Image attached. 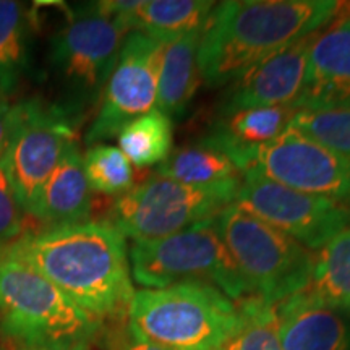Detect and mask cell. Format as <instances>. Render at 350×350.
<instances>
[{"label":"cell","mask_w":350,"mask_h":350,"mask_svg":"<svg viewBox=\"0 0 350 350\" xmlns=\"http://www.w3.org/2000/svg\"><path fill=\"white\" fill-rule=\"evenodd\" d=\"M242 325L221 350H282L275 306L256 297L239 300Z\"/></svg>","instance_id":"25"},{"label":"cell","mask_w":350,"mask_h":350,"mask_svg":"<svg viewBox=\"0 0 350 350\" xmlns=\"http://www.w3.org/2000/svg\"><path fill=\"white\" fill-rule=\"evenodd\" d=\"M99 329V319L18 253H0V336L15 349L90 345Z\"/></svg>","instance_id":"4"},{"label":"cell","mask_w":350,"mask_h":350,"mask_svg":"<svg viewBox=\"0 0 350 350\" xmlns=\"http://www.w3.org/2000/svg\"><path fill=\"white\" fill-rule=\"evenodd\" d=\"M156 172L200 188L235 187L242 180V172L230 157L206 138L170 152L167 159L157 165Z\"/></svg>","instance_id":"20"},{"label":"cell","mask_w":350,"mask_h":350,"mask_svg":"<svg viewBox=\"0 0 350 350\" xmlns=\"http://www.w3.org/2000/svg\"><path fill=\"white\" fill-rule=\"evenodd\" d=\"M126 319L165 350H221L242 325V308L211 284L178 282L135 291Z\"/></svg>","instance_id":"5"},{"label":"cell","mask_w":350,"mask_h":350,"mask_svg":"<svg viewBox=\"0 0 350 350\" xmlns=\"http://www.w3.org/2000/svg\"><path fill=\"white\" fill-rule=\"evenodd\" d=\"M248 170H256L269 180L304 193L342 201L350 206V159L291 125L256 151Z\"/></svg>","instance_id":"12"},{"label":"cell","mask_w":350,"mask_h":350,"mask_svg":"<svg viewBox=\"0 0 350 350\" xmlns=\"http://www.w3.org/2000/svg\"><path fill=\"white\" fill-rule=\"evenodd\" d=\"M31 65V18L23 3L0 0V96L18 90Z\"/></svg>","instance_id":"22"},{"label":"cell","mask_w":350,"mask_h":350,"mask_svg":"<svg viewBox=\"0 0 350 350\" xmlns=\"http://www.w3.org/2000/svg\"><path fill=\"white\" fill-rule=\"evenodd\" d=\"M300 294L350 312V226L313 253L308 284Z\"/></svg>","instance_id":"21"},{"label":"cell","mask_w":350,"mask_h":350,"mask_svg":"<svg viewBox=\"0 0 350 350\" xmlns=\"http://www.w3.org/2000/svg\"><path fill=\"white\" fill-rule=\"evenodd\" d=\"M239 188L190 187L152 172L116 200L107 222L135 242L163 239L214 217L235 203Z\"/></svg>","instance_id":"8"},{"label":"cell","mask_w":350,"mask_h":350,"mask_svg":"<svg viewBox=\"0 0 350 350\" xmlns=\"http://www.w3.org/2000/svg\"><path fill=\"white\" fill-rule=\"evenodd\" d=\"M8 247L91 317H126L135 294L129 248L107 221L46 229Z\"/></svg>","instance_id":"1"},{"label":"cell","mask_w":350,"mask_h":350,"mask_svg":"<svg viewBox=\"0 0 350 350\" xmlns=\"http://www.w3.org/2000/svg\"><path fill=\"white\" fill-rule=\"evenodd\" d=\"M93 204V190L88 183L83 154L77 142L65 150L39 193L33 216L49 229L86 222Z\"/></svg>","instance_id":"18"},{"label":"cell","mask_w":350,"mask_h":350,"mask_svg":"<svg viewBox=\"0 0 350 350\" xmlns=\"http://www.w3.org/2000/svg\"><path fill=\"white\" fill-rule=\"evenodd\" d=\"M282 350H350V312L304 294L275 305Z\"/></svg>","instance_id":"15"},{"label":"cell","mask_w":350,"mask_h":350,"mask_svg":"<svg viewBox=\"0 0 350 350\" xmlns=\"http://www.w3.org/2000/svg\"><path fill=\"white\" fill-rule=\"evenodd\" d=\"M219 232L248 297L279 305L308 284L313 252L253 216L237 203L216 216Z\"/></svg>","instance_id":"6"},{"label":"cell","mask_w":350,"mask_h":350,"mask_svg":"<svg viewBox=\"0 0 350 350\" xmlns=\"http://www.w3.org/2000/svg\"><path fill=\"white\" fill-rule=\"evenodd\" d=\"M164 46L146 34H126L98 112L85 135L88 146L117 138L126 124L154 111Z\"/></svg>","instance_id":"11"},{"label":"cell","mask_w":350,"mask_h":350,"mask_svg":"<svg viewBox=\"0 0 350 350\" xmlns=\"http://www.w3.org/2000/svg\"><path fill=\"white\" fill-rule=\"evenodd\" d=\"M113 344H116V350H165L146 338H143L129 321L113 340Z\"/></svg>","instance_id":"28"},{"label":"cell","mask_w":350,"mask_h":350,"mask_svg":"<svg viewBox=\"0 0 350 350\" xmlns=\"http://www.w3.org/2000/svg\"><path fill=\"white\" fill-rule=\"evenodd\" d=\"M235 203L310 252L350 226L349 204L281 185L256 170L242 174Z\"/></svg>","instance_id":"10"},{"label":"cell","mask_w":350,"mask_h":350,"mask_svg":"<svg viewBox=\"0 0 350 350\" xmlns=\"http://www.w3.org/2000/svg\"><path fill=\"white\" fill-rule=\"evenodd\" d=\"M23 208L13 188L5 156L0 152V247L12 245L23 230Z\"/></svg>","instance_id":"27"},{"label":"cell","mask_w":350,"mask_h":350,"mask_svg":"<svg viewBox=\"0 0 350 350\" xmlns=\"http://www.w3.org/2000/svg\"><path fill=\"white\" fill-rule=\"evenodd\" d=\"M216 216L167 237L133 242L129 252L131 279L143 288L206 282L232 300L247 299L242 278L219 232Z\"/></svg>","instance_id":"7"},{"label":"cell","mask_w":350,"mask_h":350,"mask_svg":"<svg viewBox=\"0 0 350 350\" xmlns=\"http://www.w3.org/2000/svg\"><path fill=\"white\" fill-rule=\"evenodd\" d=\"M83 167L91 190L98 193L119 198L135 185L133 165L112 144L98 143L88 146L83 154Z\"/></svg>","instance_id":"24"},{"label":"cell","mask_w":350,"mask_h":350,"mask_svg":"<svg viewBox=\"0 0 350 350\" xmlns=\"http://www.w3.org/2000/svg\"><path fill=\"white\" fill-rule=\"evenodd\" d=\"M129 33L120 20L91 3L70 13L51 38L46 55L49 103L75 125L98 111Z\"/></svg>","instance_id":"3"},{"label":"cell","mask_w":350,"mask_h":350,"mask_svg":"<svg viewBox=\"0 0 350 350\" xmlns=\"http://www.w3.org/2000/svg\"><path fill=\"white\" fill-rule=\"evenodd\" d=\"M119 150L138 169L163 164L172 152L174 122L157 109L131 120L117 135Z\"/></svg>","instance_id":"23"},{"label":"cell","mask_w":350,"mask_h":350,"mask_svg":"<svg viewBox=\"0 0 350 350\" xmlns=\"http://www.w3.org/2000/svg\"><path fill=\"white\" fill-rule=\"evenodd\" d=\"M100 12L116 16L129 31L146 34L167 44L203 28L216 3L208 0H144V2H96Z\"/></svg>","instance_id":"16"},{"label":"cell","mask_w":350,"mask_h":350,"mask_svg":"<svg viewBox=\"0 0 350 350\" xmlns=\"http://www.w3.org/2000/svg\"><path fill=\"white\" fill-rule=\"evenodd\" d=\"M297 112L295 106H275L224 113L204 138L224 151L243 174L250 169L256 151L288 129Z\"/></svg>","instance_id":"17"},{"label":"cell","mask_w":350,"mask_h":350,"mask_svg":"<svg viewBox=\"0 0 350 350\" xmlns=\"http://www.w3.org/2000/svg\"><path fill=\"white\" fill-rule=\"evenodd\" d=\"M317 33L274 52L234 78L221 96L219 116L242 109L295 106Z\"/></svg>","instance_id":"13"},{"label":"cell","mask_w":350,"mask_h":350,"mask_svg":"<svg viewBox=\"0 0 350 350\" xmlns=\"http://www.w3.org/2000/svg\"><path fill=\"white\" fill-rule=\"evenodd\" d=\"M10 113L12 104L8 103V98L0 96V152L3 151L8 135V125H10Z\"/></svg>","instance_id":"29"},{"label":"cell","mask_w":350,"mask_h":350,"mask_svg":"<svg viewBox=\"0 0 350 350\" xmlns=\"http://www.w3.org/2000/svg\"><path fill=\"white\" fill-rule=\"evenodd\" d=\"M295 107H350V8L342 7L314 36Z\"/></svg>","instance_id":"14"},{"label":"cell","mask_w":350,"mask_h":350,"mask_svg":"<svg viewBox=\"0 0 350 350\" xmlns=\"http://www.w3.org/2000/svg\"><path fill=\"white\" fill-rule=\"evenodd\" d=\"M75 126L47 99H25L12 106L3 156L21 208L29 216L60 157L77 142Z\"/></svg>","instance_id":"9"},{"label":"cell","mask_w":350,"mask_h":350,"mask_svg":"<svg viewBox=\"0 0 350 350\" xmlns=\"http://www.w3.org/2000/svg\"><path fill=\"white\" fill-rule=\"evenodd\" d=\"M291 126L350 159V107L301 109L294 116Z\"/></svg>","instance_id":"26"},{"label":"cell","mask_w":350,"mask_h":350,"mask_svg":"<svg viewBox=\"0 0 350 350\" xmlns=\"http://www.w3.org/2000/svg\"><path fill=\"white\" fill-rule=\"evenodd\" d=\"M342 3L334 0H229L214 5L198 47L201 80L227 86L240 73L323 29Z\"/></svg>","instance_id":"2"},{"label":"cell","mask_w":350,"mask_h":350,"mask_svg":"<svg viewBox=\"0 0 350 350\" xmlns=\"http://www.w3.org/2000/svg\"><path fill=\"white\" fill-rule=\"evenodd\" d=\"M203 28L183 34L164 46L156 109L170 120L185 116L200 86L198 47Z\"/></svg>","instance_id":"19"},{"label":"cell","mask_w":350,"mask_h":350,"mask_svg":"<svg viewBox=\"0 0 350 350\" xmlns=\"http://www.w3.org/2000/svg\"><path fill=\"white\" fill-rule=\"evenodd\" d=\"M15 350H90V345H75V347H31V349H15Z\"/></svg>","instance_id":"30"}]
</instances>
